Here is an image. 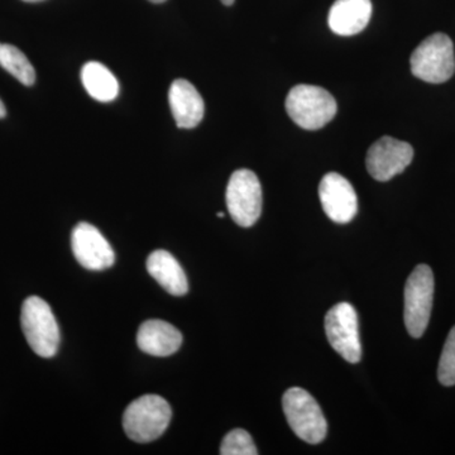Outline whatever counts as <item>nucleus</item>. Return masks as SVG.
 Instances as JSON below:
<instances>
[{
    "label": "nucleus",
    "mask_w": 455,
    "mask_h": 455,
    "mask_svg": "<svg viewBox=\"0 0 455 455\" xmlns=\"http://www.w3.org/2000/svg\"><path fill=\"white\" fill-rule=\"evenodd\" d=\"M172 418L169 403L157 395H146L134 400L123 415V427L128 438L136 443H151L166 431Z\"/></svg>",
    "instance_id": "1"
},
{
    "label": "nucleus",
    "mask_w": 455,
    "mask_h": 455,
    "mask_svg": "<svg viewBox=\"0 0 455 455\" xmlns=\"http://www.w3.org/2000/svg\"><path fill=\"white\" fill-rule=\"evenodd\" d=\"M284 107L290 118L307 131L325 127L337 114V101L333 95L320 86L307 84L290 90Z\"/></svg>",
    "instance_id": "2"
},
{
    "label": "nucleus",
    "mask_w": 455,
    "mask_h": 455,
    "mask_svg": "<svg viewBox=\"0 0 455 455\" xmlns=\"http://www.w3.org/2000/svg\"><path fill=\"white\" fill-rule=\"evenodd\" d=\"M20 324L27 343L42 358L55 357L60 346V328L50 305L38 296L26 299Z\"/></svg>",
    "instance_id": "3"
},
{
    "label": "nucleus",
    "mask_w": 455,
    "mask_h": 455,
    "mask_svg": "<svg viewBox=\"0 0 455 455\" xmlns=\"http://www.w3.org/2000/svg\"><path fill=\"white\" fill-rule=\"evenodd\" d=\"M283 407L287 423L299 438L309 444H319L325 439L328 424L309 392L300 387L289 388L284 392Z\"/></svg>",
    "instance_id": "4"
},
{
    "label": "nucleus",
    "mask_w": 455,
    "mask_h": 455,
    "mask_svg": "<svg viewBox=\"0 0 455 455\" xmlns=\"http://www.w3.org/2000/svg\"><path fill=\"white\" fill-rule=\"evenodd\" d=\"M411 71L423 82H448L455 71L453 42L444 33H434L412 52Z\"/></svg>",
    "instance_id": "5"
},
{
    "label": "nucleus",
    "mask_w": 455,
    "mask_h": 455,
    "mask_svg": "<svg viewBox=\"0 0 455 455\" xmlns=\"http://www.w3.org/2000/svg\"><path fill=\"white\" fill-rule=\"evenodd\" d=\"M433 271L429 266L419 265L407 278L405 286V325L412 338L423 337L429 325L434 301Z\"/></svg>",
    "instance_id": "6"
},
{
    "label": "nucleus",
    "mask_w": 455,
    "mask_h": 455,
    "mask_svg": "<svg viewBox=\"0 0 455 455\" xmlns=\"http://www.w3.org/2000/svg\"><path fill=\"white\" fill-rule=\"evenodd\" d=\"M226 200L228 212L238 226H254L262 212L263 200L256 173L245 169L233 172L228 182Z\"/></svg>",
    "instance_id": "7"
},
{
    "label": "nucleus",
    "mask_w": 455,
    "mask_h": 455,
    "mask_svg": "<svg viewBox=\"0 0 455 455\" xmlns=\"http://www.w3.org/2000/svg\"><path fill=\"white\" fill-rule=\"evenodd\" d=\"M325 333L334 350L349 363H358L362 358L357 311L348 302H340L325 316Z\"/></svg>",
    "instance_id": "8"
},
{
    "label": "nucleus",
    "mask_w": 455,
    "mask_h": 455,
    "mask_svg": "<svg viewBox=\"0 0 455 455\" xmlns=\"http://www.w3.org/2000/svg\"><path fill=\"white\" fill-rule=\"evenodd\" d=\"M414 158V149L407 142L385 136L367 152L368 172L377 181H388L403 172Z\"/></svg>",
    "instance_id": "9"
},
{
    "label": "nucleus",
    "mask_w": 455,
    "mask_h": 455,
    "mask_svg": "<svg viewBox=\"0 0 455 455\" xmlns=\"http://www.w3.org/2000/svg\"><path fill=\"white\" fill-rule=\"evenodd\" d=\"M71 247L77 262L90 271H103L112 267L116 254L112 245L89 223H79L71 235Z\"/></svg>",
    "instance_id": "10"
},
{
    "label": "nucleus",
    "mask_w": 455,
    "mask_h": 455,
    "mask_svg": "<svg viewBox=\"0 0 455 455\" xmlns=\"http://www.w3.org/2000/svg\"><path fill=\"white\" fill-rule=\"evenodd\" d=\"M319 197L323 211L334 223H349L357 215V194L348 180L339 173H326L320 181Z\"/></svg>",
    "instance_id": "11"
},
{
    "label": "nucleus",
    "mask_w": 455,
    "mask_h": 455,
    "mask_svg": "<svg viewBox=\"0 0 455 455\" xmlns=\"http://www.w3.org/2000/svg\"><path fill=\"white\" fill-rule=\"evenodd\" d=\"M169 100L179 128L191 130L203 121L205 107L202 95L188 80L179 79L171 84Z\"/></svg>",
    "instance_id": "12"
},
{
    "label": "nucleus",
    "mask_w": 455,
    "mask_h": 455,
    "mask_svg": "<svg viewBox=\"0 0 455 455\" xmlns=\"http://www.w3.org/2000/svg\"><path fill=\"white\" fill-rule=\"evenodd\" d=\"M371 17V0H335L329 11L328 25L335 35L355 36L366 28Z\"/></svg>",
    "instance_id": "13"
},
{
    "label": "nucleus",
    "mask_w": 455,
    "mask_h": 455,
    "mask_svg": "<svg viewBox=\"0 0 455 455\" xmlns=\"http://www.w3.org/2000/svg\"><path fill=\"white\" fill-rule=\"evenodd\" d=\"M137 344L147 355L169 357L181 347L182 334L175 326L164 320H147L140 326Z\"/></svg>",
    "instance_id": "14"
},
{
    "label": "nucleus",
    "mask_w": 455,
    "mask_h": 455,
    "mask_svg": "<svg viewBox=\"0 0 455 455\" xmlns=\"http://www.w3.org/2000/svg\"><path fill=\"white\" fill-rule=\"evenodd\" d=\"M147 271L171 295H187L188 291L187 275L178 259L167 251L158 250L149 254L147 259Z\"/></svg>",
    "instance_id": "15"
},
{
    "label": "nucleus",
    "mask_w": 455,
    "mask_h": 455,
    "mask_svg": "<svg viewBox=\"0 0 455 455\" xmlns=\"http://www.w3.org/2000/svg\"><path fill=\"white\" fill-rule=\"evenodd\" d=\"M82 82L90 97L100 103H110L118 97V80L112 71L100 62L90 61L84 65Z\"/></svg>",
    "instance_id": "16"
},
{
    "label": "nucleus",
    "mask_w": 455,
    "mask_h": 455,
    "mask_svg": "<svg viewBox=\"0 0 455 455\" xmlns=\"http://www.w3.org/2000/svg\"><path fill=\"white\" fill-rule=\"evenodd\" d=\"M0 66L23 85L31 86L36 82L35 68L25 53L16 46L0 44Z\"/></svg>",
    "instance_id": "17"
},
{
    "label": "nucleus",
    "mask_w": 455,
    "mask_h": 455,
    "mask_svg": "<svg viewBox=\"0 0 455 455\" xmlns=\"http://www.w3.org/2000/svg\"><path fill=\"white\" fill-rule=\"evenodd\" d=\"M221 455H257L252 436L243 429L230 431L223 439L220 447Z\"/></svg>",
    "instance_id": "18"
},
{
    "label": "nucleus",
    "mask_w": 455,
    "mask_h": 455,
    "mask_svg": "<svg viewBox=\"0 0 455 455\" xmlns=\"http://www.w3.org/2000/svg\"><path fill=\"white\" fill-rule=\"evenodd\" d=\"M438 379L444 386L455 385V326L449 333L438 367Z\"/></svg>",
    "instance_id": "19"
},
{
    "label": "nucleus",
    "mask_w": 455,
    "mask_h": 455,
    "mask_svg": "<svg viewBox=\"0 0 455 455\" xmlns=\"http://www.w3.org/2000/svg\"><path fill=\"white\" fill-rule=\"evenodd\" d=\"M7 116V109H5L4 104L0 100V119L4 118Z\"/></svg>",
    "instance_id": "20"
},
{
    "label": "nucleus",
    "mask_w": 455,
    "mask_h": 455,
    "mask_svg": "<svg viewBox=\"0 0 455 455\" xmlns=\"http://www.w3.org/2000/svg\"><path fill=\"white\" fill-rule=\"evenodd\" d=\"M220 2L223 3L224 5H228V7H229V5L235 4V0H220Z\"/></svg>",
    "instance_id": "21"
},
{
    "label": "nucleus",
    "mask_w": 455,
    "mask_h": 455,
    "mask_svg": "<svg viewBox=\"0 0 455 455\" xmlns=\"http://www.w3.org/2000/svg\"><path fill=\"white\" fill-rule=\"evenodd\" d=\"M151 3H156V4H160V3L166 2V0H149Z\"/></svg>",
    "instance_id": "22"
},
{
    "label": "nucleus",
    "mask_w": 455,
    "mask_h": 455,
    "mask_svg": "<svg viewBox=\"0 0 455 455\" xmlns=\"http://www.w3.org/2000/svg\"><path fill=\"white\" fill-rule=\"evenodd\" d=\"M23 2H27V3H37V2H42V0H23Z\"/></svg>",
    "instance_id": "23"
},
{
    "label": "nucleus",
    "mask_w": 455,
    "mask_h": 455,
    "mask_svg": "<svg viewBox=\"0 0 455 455\" xmlns=\"http://www.w3.org/2000/svg\"><path fill=\"white\" fill-rule=\"evenodd\" d=\"M217 217L218 218H224V212H218Z\"/></svg>",
    "instance_id": "24"
}]
</instances>
